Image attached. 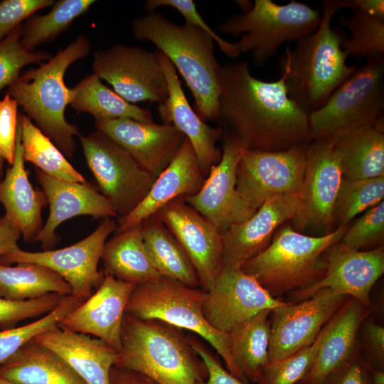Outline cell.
<instances>
[{
    "label": "cell",
    "instance_id": "obj_1",
    "mask_svg": "<svg viewBox=\"0 0 384 384\" xmlns=\"http://www.w3.org/2000/svg\"><path fill=\"white\" fill-rule=\"evenodd\" d=\"M219 78L217 122L247 149L282 151L312 141L309 115L289 97L284 74L263 81L240 61L221 65Z\"/></svg>",
    "mask_w": 384,
    "mask_h": 384
},
{
    "label": "cell",
    "instance_id": "obj_2",
    "mask_svg": "<svg viewBox=\"0 0 384 384\" xmlns=\"http://www.w3.org/2000/svg\"><path fill=\"white\" fill-rule=\"evenodd\" d=\"M349 6V0L324 1L316 31L299 39L294 50L287 48L279 60L287 95L307 115L320 109L357 70L346 63L344 36L331 27L334 14Z\"/></svg>",
    "mask_w": 384,
    "mask_h": 384
},
{
    "label": "cell",
    "instance_id": "obj_3",
    "mask_svg": "<svg viewBox=\"0 0 384 384\" xmlns=\"http://www.w3.org/2000/svg\"><path fill=\"white\" fill-rule=\"evenodd\" d=\"M132 28L136 39L153 43L180 73L198 115L204 122H217L221 65L212 38L198 27L174 23L156 11L135 18Z\"/></svg>",
    "mask_w": 384,
    "mask_h": 384
},
{
    "label": "cell",
    "instance_id": "obj_4",
    "mask_svg": "<svg viewBox=\"0 0 384 384\" xmlns=\"http://www.w3.org/2000/svg\"><path fill=\"white\" fill-rule=\"evenodd\" d=\"M114 366L140 373L157 384H199L208 377L204 363L182 329L126 313Z\"/></svg>",
    "mask_w": 384,
    "mask_h": 384
},
{
    "label": "cell",
    "instance_id": "obj_5",
    "mask_svg": "<svg viewBox=\"0 0 384 384\" xmlns=\"http://www.w3.org/2000/svg\"><path fill=\"white\" fill-rule=\"evenodd\" d=\"M90 48L89 39L80 35L49 60L19 75L6 90L26 116L69 159H73L75 151V137L80 134L78 127L65 119L71 88L65 85L64 76L68 67L86 57Z\"/></svg>",
    "mask_w": 384,
    "mask_h": 384
},
{
    "label": "cell",
    "instance_id": "obj_6",
    "mask_svg": "<svg viewBox=\"0 0 384 384\" xmlns=\"http://www.w3.org/2000/svg\"><path fill=\"white\" fill-rule=\"evenodd\" d=\"M348 226H338L319 237L284 226L266 249L240 268L275 298L292 289L307 288L323 277L324 253L340 242Z\"/></svg>",
    "mask_w": 384,
    "mask_h": 384
},
{
    "label": "cell",
    "instance_id": "obj_7",
    "mask_svg": "<svg viewBox=\"0 0 384 384\" xmlns=\"http://www.w3.org/2000/svg\"><path fill=\"white\" fill-rule=\"evenodd\" d=\"M206 296V292L201 289L161 276L134 287L125 313L142 319H157L193 332L210 343L228 370L242 380L230 354L228 333L213 328L203 316Z\"/></svg>",
    "mask_w": 384,
    "mask_h": 384
},
{
    "label": "cell",
    "instance_id": "obj_8",
    "mask_svg": "<svg viewBox=\"0 0 384 384\" xmlns=\"http://www.w3.org/2000/svg\"><path fill=\"white\" fill-rule=\"evenodd\" d=\"M321 14L306 4L291 1L279 5L255 0L247 11L234 14L218 26L225 34L237 36L238 53H249L255 65L262 66L284 43L298 41L316 31Z\"/></svg>",
    "mask_w": 384,
    "mask_h": 384
},
{
    "label": "cell",
    "instance_id": "obj_9",
    "mask_svg": "<svg viewBox=\"0 0 384 384\" xmlns=\"http://www.w3.org/2000/svg\"><path fill=\"white\" fill-rule=\"evenodd\" d=\"M383 109L384 59L368 60L309 115L312 141L334 145L353 129L376 123Z\"/></svg>",
    "mask_w": 384,
    "mask_h": 384
},
{
    "label": "cell",
    "instance_id": "obj_10",
    "mask_svg": "<svg viewBox=\"0 0 384 384\" xmlns=\"http://www.w3.org/2000/svg\"><path fill=\"white\" fill-rule=\"evenodd\" d=\"M78 137L101 193L119 218L127 215L144 198L156 177L105 134L96 130Z\"/></svg>",
    "mask_w": 384,
    "mask_h": 384
},
{
    "label": "cell",
    "instance_id": "obj_11",
    "mask_svg": "<svg viewBox=\"0 0 384 384\" xmlns=\"http://www.w3.org/2000/svg\"><path fill=\"white\" fill-rule=\"evenodd\" d=\"M117 223L107 218L84 239L70 246L41 252H28L18 246L0 255V264L34 263L58 274L71 287L72 294L83 301L102 283L105 274L98 270L104 245Z\"/></svg>",
    "mask_w": 384,
    "mask_h": 384
},
{
    "label": "cell",
    "instance_id": "obj_12",
    "mask_svg": "<svg viewBox=\"0 0 384 384\" xmlns=\"http://www.w3.org/2000/svg\"><path fill=\"white\" fill-rule=\"evenodd\" d=\"M306 145L276 151H243L236 169V188L252 211L274 196L299 192Z\"/></svg>",
    "mask_w": 384,
    "mask_h": 384
},
{
    "label": "cell",
    "instance_id": "obj_13",
    "mask_svg": "<svg viewBox=\"0 0 384 384\" xmlns=\"http://www.w3.org/2000/svg\"><path fill=\"white\" fill-rule=\"evenodd\" d=\"M92 70L132 104L147 101L160 104L167 99V83L156 53L115 44L95 52Z\"/></svg>",
    "mask_w": 384,
    "mask_h": 384
},
{
    "label": "cell",
    "instance_id": "obj_14",
    "mask_svg": "<svg viewBox=\"0 0 384 384\" xmlns=\"http://www.w3.org/2000/svg\"><path fill=\"white\" fill-rule=\"evenodd\" d=\"M349 297L329 289L271 311L270 363L284 359L311 345L320 331Z\"/></svg>",
    "mask_w": 384,
    "mask_h": 384
},
{
    "label": "cell",
    "instance_id": "obj_15",
    "mask_svg": "<svg viewBox=\"0 0 384 384\" xmlns=\"http://www.w3.org/2000/svg\"><path fill=\"white\" fill-rule=\"evenodd\" d=\"M223 144L220 161L213 166L201 189L186 196V203L209 220L223 233L231 225L251 217L252 211L236 188V169L245 144L223 132Z\"/></svg>",
    "mask_w": 384,
    "mask_h": 384
},
{
    "label": "cell",
    "instance_id": "obj_16",
    "mask_svg": "<svg viewBox=\"0 0 384 384\" xmlns=\"http://www.w3.org/2000/svg\"><path fill=\"white\" fill-rule=\"evenodd\" d=\"M343 179L334 145L311 141L306 145V166L294 218V230L329 228L334 222V210Z\"/></svg>",
    "mask_w": 384,
    "mask_h": 384
},
{
    "label": "cell",
    "instance_id": "obj_17",
    "mask_svg": "<svg viewBox=\"0 0 384 384\" xmlns=\"http://www.w3.org/2000/svg\"><path fill=\"white\" fill-rule=\"evenodd\" d=\"M287 302L272 297L240 267L223 268L206 292L203 314L213 328L228 333L261 311H272Z\"/></svg>",
    "mask_w": 384,
    "mask_h": 384
},
{
    "label": "cell",
    "instance_id": "obj_18",
    "mask_svg": "<svg viewBox=\"0 0 384 384\" xmlns=\"http://www.w3.org/2000/svg\"><path fill=\"white\" fill-rule=\"evenodd\" d=\"M155 215L184 250L197 274L200 287L208 292L222 269V236L206 217L178 198Z\"/></svg>",
    "mask_w": 384,
    "mask_h": 384
},
{
    "label": "cell",
    "instance_id": "obj_19",
    "mask_svg": "<svg viewBox=\"0 0 384 384\" xmlns=\"http://www.w3.org/2000/svg\"><path fill=\"white\" fill-rule=\"evenodd\" d=\"M324 262L323 277L307 288L295 290L296 300L306 299L327 288L356 299L366 308L370 306V292L384 272L383 247L361 251L338 242L325 252Z\"/></svg>",
    "mask_w": 384,
    "mask_h": 384
},
{
    "label": "cell",
    "instance_id": "obj_20",
    "mask_svg": "<svg viewBox=\"0 0 384 384\" xmlns=\"http://www.w3.org/2000/svg\"><path fill=\"white\" fill-rule=\"evenodd\" d=\"M95 127L156 177L173 161L186 139L172 124L129 118L95 121Z\"/></svg>",
    "mask_w": 384,
    "mask_h": 384
},
{
    "label": "cell",
    "instance_id": "obj_21",
    "mask_svg": "<svg viewBox=\"0 0 384 384\" xmlns=\"http://www.w3.org/2000/svg\"><path fill=\"white\" fill-rule=\"evenodd\" d=\"M298 207V193L274 196L248 219L221 233L222 269L240 267L266 249L274 232L284 222L294 219Z\"/></svg>",
    "mask_w": 384,
    "mask_h": 384
},
{
    "label": "cell",
    "instance_id": "obj_22",
    "mask_svg": "<svg viewBox=\"0 0 384 384\" xmlns=\"http://www.w3.org/2000/svg\"><path fill=\"white\" fill-rule=\"evenodd\" d=\"M155 53L168 87L167 99L157 107L160 119L163 123L174 126L189 140L201 171L206 178L211 167L221 159L222 151L217 142L222 138L223 129L220 126L208 125L192 109L175 67L161 52L157 50Z\"/></svg>",
    "mask_w": 384,
    "mask_h": 384
},
{
    "label": "cell",
    "instance_id": "obj_23",
    "mask_svg": "<svg viewBox=\"0 0 384 384\" xmlns=\"http://www.w3.org/2000/svg\"><path fill=\"white\" fill-rule=\"evenodd\" d=\"M95 292L69 313L58 326L100 338L119 352L126 306L134 287L104 272Z\"/></svg>",
    "mask_w": 384,
    "mask_h": 384
},
{
    "label": "cell",
    "instance_id": "obj_24",
    "mask_svg": "<svg viewBox=\"0 0 384 384\" xmlns=\"http://www.w3.org/2000/svg\"><path fill=\"white\" fill-rule=\"evenodd\" d=\"M36 178L46 196L49 215L33 242L44 250H52L59 238L56 229L64 221L78 215L92 218L117 216L110 201L89 183L71 182L50 176L36 169Z\"/></svg>",
    "mask_w": 384,
    "mask_h": 384
},
{
    "label": "cell",
    "instance_id": "obj_25",
    "mask_svg": "<svg viewBox=\"0 0 384 384\" xmlns=\"http://www.w3.org/2000/svg\"><path fill=\"white\" fill-rule=\"evenodd\" d=\"M205 179L193 146L186 138L175 158L156 177L141 203L129 214L118 218L114 233L140 224L178 198L196 193Z\"/></svg>",
    "mask_w": 384,
    "mask_h": 384
},
{
    "label": "cell",
    "instance_id": "obj_26",
    "mask_svg": "<svg viewBox=\"0 0 384 384\" xmlns=\"http://www.w3.org/2000/svg\"><path fill=\"white\" fill-rule=\"evenodd\" d=\"M33 340L59 355L86 384H110L119 352L102 340L58 326Z\"/></svg>",
    "mask_w": 384,
    "mask_h": 384
},
{
    "label": "cell",
    "instance_id": "obj_27",
    "mask_svg": "<svg viewBox=\"0 0 384 384\" xmlns=\"http://www.w3.org/2000/svg\"><path fill=\"white\" fill-rule=\"evenodd\" d=\"M0 183V203L5 215L21 231L23 240L33 242L43 228L42 210L48 205L43 191L34 189L29 181L18 122L14 161Z\"/></svg>",
    "mask_w": 384,
    "mask_h": 384
},
{
    "label": "cell",
    "instance_id": "obj_28",
    "mask_svg": "<svg viewBox=\"0 0 384 384\" xmlns=\"http://www.w3.org/2000/svg\"><path fill=\"white\" fill-rule=\"evenodd\" d=\"M368 314L367 308L349 297L326 324L327 329L314 364L302 380L324 384L327 378L356 352L357 336Z\"/></svg>",
    "mask_w": 384,
    "mask_h": 384
},
{
    "label": "cell",
    "instance_id": "obj_29",
    "mask_svg": "<svg viewBox=\"0 0 384 384\" xmlns=\"http://www.w3.org/2000/svg\"><path fill=\"white\" fill-rule=\"evenodd\" d=\"M0 378L16 384H86L59 355L33 340L0 366Z\"/></svg>",
    "mask_w": 384,
    "mask_h": 384
},
{
    "label": "cell",
    "instance_id": "obj_30",
    "mask_svg": "<svg viewBox=\"0 0 384 384\" xmlns=\"http://www.w3.org/2000/svg\"><path fill=\"white\" fill-rule=\"evenodd\" d=\"M343 178L358 180L384 176L383 117L360 127L334 145Z\"/></svg>",
    "mask_w": 384,
    "mask_h": 384
},
{
    "label": "cell",
    "instance_id": "obj_31",
    "mask_svg": "<svg viewBox=\"0 0 384 384\" xmlns=\"http://www.w3.org/2000/svg\"><path fill=\"white\" fill-rule=\"evenodd\" d=\"M101 260L105 272L134 286L161 277L144 247L140 224L108 239Z\"/></svg>",
    "mask_w": 384,
    "mask_h": 384
},
{
    "label": "cell",
    "instance_id": "obj_32",
    "mask_svg": "<svg viewBox=\"0 0 384 384\" xmlns=\"http://www.w3.org/2000/svg\"><path fill=\"white\" fill-rule=\"evenodd\" d=\"M271 310H263L228 333V348L242 380L258 383L270 363Z\"/></svg>",
    "mask_w": 384,
    "mask_h": 384
},
{
    "label": "cell",
    "instance_id": "obj_33",
    "mask_svg": "<svg viewBox=\"0 0 384 384\" xmlns=\"http://www.w3.org/2000/svg\"><path fill=\"white\" fill-rule=\"evenodd\" d=\"M140 225L144 247L159 274L200 287L192 262L164 223L154 214Z\"/></svg>",
    "mask_w": 384,
    "mask_h": 384
},
{
    "label": "cell",
    "instance_id": "obj_34",
    "mask_svg": "<svg viewBox=\"0 0 384 384\" xmlns=\"http://www.w3.org/2000/svg\"><path fill=\"white\" fill-rule=\"evenodd\" d=\"M70 88V106L78 112L90 114L95 121L129 118L142 122H154L149 110L126 101L105 86L94 73L85 76Z\"/></svg>",
    "mask_w": 384,
    "mask_h": 384
},
{
    "label": "cell",
    "instance_id": "obj_35",
    "mask_svg": "<svg viewBox=\"0 0 384 384\" xmlns=\"http://www.w3.org/2000/svg\"><path fill=\"white\" fill-rule=\"evenodd\" d=\"M50 294H72L69 284L58 274L43 265L18 263L0 264V297L23 301Z\"/></svg>",
    "mask_w": 384,
    "mask_h": 384
},
{
    "label": "cell",
    "instance_id": "obj_36",
    "mask_svg": "<svg viewBox=\"0 0 384 384\" xmlns=\"http://www.w3.org/2000/svg\"><path fill=\"white\" fill-rule=\"evenodd\" d=\"M25 161L32 163L46 174L64 181L87 183L65 156L26 116L18 117Z\"/></svg>",
    "mask_w": 384,
    "mask_h": 384
},
{
    "label": "cell",
    "instance_id": "obj_37",
    "mask_svg": "<svg viewBox=\"0 0 384 384\" xmlns=\"http://www.w3.org/2000/svg\"><path fill=\"white\" fill-rule=\"evenodd\" d=\"M96 2L94 0H60L44 15H32L21 25L20 43L27 50L53 41Z\"/></svg>",
    "mask_w": 384,
    "mask_h": 384
},
{
    "label": "cell",
    "instance_id": "obj_38",
    "mask_svg": "<svg viewBox=\"0 0 384 384\" xmlns=\"http://www.w3.org/2000/svg\"><path fill=\"white\" fill-rule=\"evenodd\" d=\"M339 22L349 31V38L343 36L341 42L348 56L384 59V20L354 10L351 16L341 17Z\"/></svg>",
    "mask_w": 384,
    "mask_h": 384
},
{
    "label": "cell",
    "instance_id": "obj_39",
    "mask_svg": "<svg viewBox=\"0 0 384 384\" xmlns=\"http://www.w3.org/2000/svg\"><path fill=\"white\" fill-rule=\"evenodd\" d=\"M384 176L372 178H343L335 202L334 222L349 225L355 216L383 201Z\"/></svg>",
    "mask_w": 384,
    "mask_h": 384
},
{
    "label": "cell",
    "instance_id": "obj_40",
    "mask_svg": "<svg viewBox=\"0 0 384 384\" xmlns=\"http://www.w3.org/2000/svg\"><path fill=\"white\" fill-rule=\"evenodd\" d=\"M84 301L70 294L63 296L50 312L26 325L0 331V366L26 343L38 335L56 326L69 313Z\"/></svg>",
    "mask_w": 384,
    "mask_h": 384
},
{
    "label": "cell",
    "instance_id": "obj_41",
    "mask_svg": "<svg viewBox=\"0 0 384 384\" xmlns=\"http://www.w3.org/2000/svg\"><path fill=\"white\" fill-rule=\"evenodd\" d=\"M326 329V324L311 345L284 359L270 363L257 384H296L302 381L314 364Z\"/></svg>",
    "mask_w": 384,
    "mask_h": 384
},
{
    "label": "cell",
    "instance_id": "obj_42",
    "mask_svg": "<svg viewBox=\"0 0 384 384\" xmlns=\"http://www.w3.org/2000/svg\"><path fill=\"white\" fill-rule=\"evenodd\" d=\"M21 24L0 41V92L19 76L27 65L49 60L53 56L44 51H30L20 43Z\"/></svg>",
    "mask_w": 384,
    "mask_h": 384
},
{
    "label": "cell",
    "instance_id": "obj_43",
    "mask_svg": "<svg viewBox=\"0 0 384 384\" xmlns=\"http://www.w3.org/2000/svg\"><path fill=\"white\" fill-rule=\"evenodd\" d=\"M62 298L58 294L23 301L0 297V329H12L21 321L47 314L60 304Z\"/></svg>",
    "mask_w": 384,
    "mask_h": 384
},
{
    "label": "cell",
    "instance_id": "obj_44",
    "mask_svg": "<svg viewBox=\"0 0 384 384\" xmlns=\"http://www.w3.org/2000/svg\"><path fill=\"white\" fill-rule=\"evenodd\" d=\"M384 235V202L368 209L348 226L340 242L356 250L381 241Z\"/></svg>",
    "mask_w": 384,
    "mask_h": 384
},
{
    "label": "cell",
    "instance_id": "obj_45",
    "mask_svg": "<svg viewBox=\"0 0 384 384\" xmlns=\"http://www.w3.org/2000/svg\"><path fill=\"white\" fill-rule=\"evenodd\" d=\"M161 6L171 7L178 11L185 18L186 23L199 28L217 43L221 52L227 56L236 58L240 56L234 43H230L222 38L203 20L198 13L196 5L193 0H146L144 8L149 13L154 12Z\"/></svg>",
    "mask_w": 384,
    "mask_h": 384
},
{
    "label": "cell",
    "instance_id": "obj_46",
    "mask_svg": "<svg viewBox=\"0 0 384 384\" xmlns=\"http://www.w3.org/2000/svg\"><path fill=\"white\" fill-rule=\"evenodd\" d=\"M53 0H4L0 2V41L37 11L53 4Z\"/></svg>",
    "mask_w": 384,
    "mask_h": 384
},
{
    "label": "cell",
    "instance_id": "obj_47",
    "mask_svg": "<svg viewBox=\"0 0 384 384\" xmlns=\"http://www.w3.org/2000/svg\"><path fill=\"white\" fill-rule=\"evenodd\" d=\"M18 105L8 94L0 100V155L9 165L12 164L15 155Z\"/></svg>",
    "mask_w": 384,
    "mask_h": 384
},
{
    "label": "cell",
    "instance_id": "obj_48",
    "mask_svg": "<svg viewBox=\"0 0 384 384\" xmlns=\"http://www.w3.org/2000/svg\"><path fill=\"white\" fill-rule=\"evenodd\" d=\"M188 339L207 369L206 380L199 384H246L225 370L208 347L198 340L196 335L188 336Z\"/></svg>",
    "mask_w": 384,
    "mask_h": 384
},
{
    "label": "cell",
    "instance_id": "obj_49",
    "mask_svg": "<svg viewBox=\"0 0 384 384\" xmlns=\"http://www.w3.org/2000/svg\"><path fill=\"white\" fill-rule=\"evenodd\" d=\"M372 369L356 353L330 374L324 384H373Z\"/></svg>",
    "mask_w": 384,
    "mask_h": 384
},
{
    "label": "cell",
    "instance_id": "obj_50",
    "mask_svg": "<svg viewBox=\"0 0 384 384\" xmlns=\"http://www.w3.org/2000/svg\"><path fill=\"white\" fill-rule=\"evenodd\" d=\"M365 339L373 360L381 369L384 362V328L376 323L367 322Z\"/></svg>",
    "mask_w": 384,
    "mask_h": 384
},
{
    "label": "cell",
    "instance_id": "obj_51",
    "mask_svg": "<svg viewBox=\"0 0 384 384\" xmlns=\"http://www.w3.org/2000/svg\"><path fill=\"white\" fill-rule=\"evenodd\" d=\"M21 237V231L4 215L0 219V255L14 250Z\"/></svg>",
    "mask_w": 384,
    "mask_h": 384
},
{
    "label": "cell",
    "instance_id": "obj_52",
    "mask_svg": "<svg viewBox=\"0 0 384 384\" xmlns=\"http://www.w3.org/2000/svg\"><path fill=\"white\" fill-rule=\"evenodd\" d=\"M110 380V384H157L140 373L114 366L111 369Z\"/></svg>",
    "mask_w": 384,
    "mask_h": 384
},
{
    "label": "cell",
    "instance_id": "obj_53",
    "mask_svg": "<svg viewBox=\"0 0 384 384\" xmlns=\"http://www.w3.org/2000/svg\"><path fill=\"white\" fill-rule=\"evenodd\" d=\"M349 9L384 20L383 0H349Z\"/></svg>",
    "mask_w": 384,
    "mask_h": 384
},
{
    "label": "cell",
    "instance_id": "obj_54",
    "mask_svg": "<svg viewBox=\"0 0 384 384\" xmlns=\"http://www.w3.org/2000/svg\"><path fill=\"white\" fill-rule=\"evenodd\" d=\"M373 384H384V371L383 369H372Z\"/></svg>",
    "mask_w": 384,
    "mask_h": 384
},
{
    "label": "cell",
    "instance_id": "obj_55",
    "mask_svg": "<svg viewBox=\"0 0 384 384\" xmlns=\"http://www.w3.org/2000/svg\"><path fill=\"white\" fill-rule=\"evenodd\" d=\"M4 159L0 155V183L2 181L3 174H4ZM0 215V219L1 218Z\"/></svg>",
    "mask_w": 384,
    "mask_h": 384
},
{
    "label": "cell",
    "instance_id": "obj_56",
    "mask_svg": "<svg viewBox=\"0 0 384 384\" xmlns=\"http://www.w3.org/2000/svg\"><path fill=\"white\" fill-rule=\"evenodd\" d=\"M0 384H16V383H11V382H9V381H6L5 380L0 378Z\"/></svg>",
    "mask_w": 384,
    "mask_h": 384
}]
</instances>
